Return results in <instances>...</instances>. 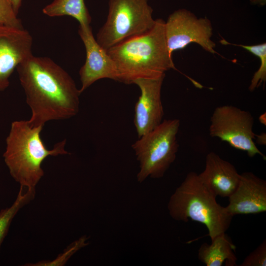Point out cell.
Wrapping results in <instances>:
<instances>
[{"mask_svg":"<svg viewBox=\"0 0 266 266\" xmlns=\"http://www.w3.org/2000/svg\"><path fill=\"white\" fill-rule=\"evenodd\" d=\"M31 109L32 126H42L52 120L69 119L79 109L81 93L74 81L50 58L33 54L16 67Z\"/></svg>","mask_w":266,"mask_h":266,"instance_id":"obj_1","label":"cell"},{"mask_svg":"<svg viewBox=\"0 0 266 266\" xmlns=\"http://www.w3.org/2000/svg\"><path fill=\"white\" fill-rule=\"evenodd\" d=\"M9 0H0V26L23 28Z\"/></svg>","mask_w":266,"mask_h":266,"instance_id":"obj_19","label":"cell"},{"mask_svg":"<svg viewBox=\"0 0 266 266\" xmlns=\"http://www.w3.org/2000/svg\"><path fill=\"white\" fill-rule=\"evenodd\" d=\"M42 12L50 17L69 16L82 25H90L92 20L84 0H54Z\"/></svg>","mask_w":266,"mask_h":266,"instance_id":"obj_15","label":"cell"},{"mask_svg":"<svg viewBox=\"0 0 266 266\" xmlns=\"http://www.w3.org/2000/svg\"><path fill=\"white\" fill-rule=\"evenodd\" d=\"M198 174L210 191L222 198H229L234 192L240 178L234 166L214 152L206 155L205 168Z\"/></svg>","mask_w":266,"mask_h":266,"instance_id":"obj_13","label":"cell"},{"mask_svg":"<svg viewBox=\"0 0 266 266\" xmlns=\"http://www.w3.org/2000/svg\"><path fill=\"white\" fill-rule=\"evenodd\" d=\"M165 77L138 79L133 83L140 90V96L135 104L133 120L138 138L153 130L163 121L164 112L161 91Z\"/></svg>","mask_w":266,"mask_h":266,"instance_id":"obj_10","label":"cell"},{"mask_svg":"<svg viewBox=\"0 0 266 266\" xmlns=\"http://www.w3.org/2000/svg\"><path fill=\"white\" fill-rule=\"evenodd\" d=\"M148 0H109L107 19L96 40L106 51L150 30L156 20Z\"/></svg>","mask_w":266,"mask_h":266,"instance_id":"obj_6","label":"cell"},{"mask_svg":"<svg viewBox=\"0 0 266 266\" xmlns=\"http://www.w3.org/2000/svg\"><path fill=\"white\" fill-rule=\"evenodd\" d=\"M259 120L261 123H262L263 124H265V123H266V114H262L260 117H259Z\"/></svg>","mask_w":266,"mask_h":266,"instance_id":"obj_23","label":"cell"},{"mask_svg":"<svg viewBox=\"0 0 266 266\" xmlns=\"http://www.w3.org/2000/svg\"><path fill=\"white\" fill-rule=\"evenodd\" d=\"M107 52L114 62L118 81L133 84L138 79H158L166 71L176 69L167 46L165 21L156 19L148 32L128 39L109 48Z\"/></svg>","mask_w":266,"mask_h":266,"instance_id":"obj_2","label":"cell"},{"mask_svg":"<svg viewBox=\"0 0 266 266\" xmlns=\"http://www.w3.org/2000/svg\"><path fill=\"white\" fill-rule=\"evenodd\" d=\"M226 206L234 216L266 211V181L251 172L240 174L239 183Z\"/></svg>","mask_w":266,"mask_h":266,"instance_id":"obj_12","label":"cell"},{"mask_svg":"<svg viewBox=\"0 0 266 266\" xmlns=\"http://www.w3.org/2000/svg\"><path fill=\"white\" fill-rule=\"evenodd\" d=\"M42 128L32 126L28 121H15L6 138L4 162L12 177L27 189L35 188L44 175L41 164L47 157L69 153L66 139L48 149L40 137Z\"/></svg>","mask_w":266,"mask_h":266,"instance_id":"obj_3","label":"cell"},{"mask_svg":"<svg viewBox=\"0 0 266 266\" xmlns=\"http://www.w3.org/2000/svg\"><path fill=\"white\" fill-rule=\"evenodd\" d=\"M24 188L20 186L16 199L10 207L0 211V250L13 219L21 208L32 201L35 197V188L27 189V191L24 193Z\"/></svg>","mask_w":266,"mask_h":266,"instance_id":"obj_16","label":"cell"},{"mask_svg":"<svg viewBox=\"0 0 266 266\" xmlns=\"http://www.w3.org/2000/svg\"><path fill=\"white\" fill-rule=\"evenodd\" d=\"M216 197L198 173L190 172L169 199V214L176 221L187 222L190 219L203 224L212 240L226 233L233 218L226 207L217 203Z\"/></svg>","mask_w":266,"mask_h":266,"instance_id":"obj_4","label":"cell"},{"mask_svg":"<svg viewBox=\"0 0 266 266\" xmlns=\"http://www.w3.org/2000/svg\"><path fill=\"white\" fill-rule=\"evenodd\" d=\"M88 237L83 236L78 239L72 242L64 250L62 254H59L57 258L53 261H41L35 264H29L25 266H64L68 260L76 252L81 248L88 245L87 242Z\"/></svg>","mask_w":266,"mask_h":266,"instance_id":"obj_18","label":"cell"},{"mask_svg":"<svg viewBox=\"0 0 266 266\" xmlns=\"http://www.w3.org/2000/svg\"><path fill=\"white\" fill-rule=\"evenodd\" d=\"M78 32L86 50L85 62L79 72L81 83L80 93L81 94L101 79L108 78L117 81L116 65L107 51L97 42L90 25H79Z\"/></svg>","mask_w":266,"mask_h":266,"instance_id":"obj_9","label":"cell"},{"mask_svg":"<svg viewBox=\"0 0 266 266\" xmlns=\"http://www.w3.org/2000/svg\"><path fill=\"white\" fill-rule=\"evenodd\" d=\"M240 266H266V240L263 241L243 261Z\"/></svg>","mask_w":266,"mask_h":266,"instance_id":"obj_20","label":"cell"},{"mask_svg":"<svg viewBox=\"0 0 266 266\" xmlns=\"http://www.w3.org/2000/svg\"><path fill=\"white\" fill-rule=\"evenodd\" d=\"M178 119L164 120L155 129L142 135L132 146L139 163L137 180L160 178L174 162L179 145Z\"/></svg>","mask_w":266,"mask_h":266,"instance_id":"obj_5","label":"cell"},{"mask_svg":"<svg viewBox=\"0 0 266 266\" xmlns=\"http://www.w3.org/2000/svg\"><path fill=\"white\" fill-rule=\"evenodd\" d=\"M9 1L13 6L15 12L18 15L22 0H9Z\"/></svg>","mask_w":266,"mask_h":266,"instance_id":"obj_21","label":"cell"},{"mask_svg":"<svg viewBox=\"0 0 266 266\" xmlns=\"http://www.w3.org/2000/svg\"><path fill=\"white\" fill-rule=\"evenodd\" d=\"M254 117L248 111L236 106L224 105L217 107L210 118L209 135L227 142L233 148L245 151L249 157L266 156L257 147L254 139Z\"/></svg>","mask_w":266,"mask_h":266,"instance_id":"obj_7","label":"cell"},{"mask_svg":"<svg viewBox=\"0 0 266 266\" xmlns=\"http://www.w3.org/2000/svg\"><path fill=\"white\" fill-rule=\"evenodd\" d=\"M256 135L257 136V142L258 143L262 145L266 144V133H263L259 135Z\"/></svg>","mask_w":266,"mask_h":266,"instance_id":"obj_22","label":"cell"},{"mask_svg":"<svg viewBox=\"0 0 266 266\" xmlns=\"http://www.w3.org/2000/svg\"><path fill=\"white\" fill-rule=\"evenodd\" d=\"M33 38L24 28L0 26V92L9 85L17 66L32 53Z\"/></svg>","mask_w":266,"mask_h":266,"instance_id":"obj_11","label":"cell"},{"mask_svg":"<svg viewBox=\"0 0 266 266\" xmlns=\"http://www.w3.org/2000/svg\"><path fill=\"white\" fill-rule=\"evenodd\" d=\"M220 42L224 45H233L241 47L245 50L257 56L260 60L261 65L258 70L254 73L251 81L249 90L251 92L254 91L258 88L262 83H265L266 81V43L246 45L242 44H235L228 42L225 39L220 40Z\"/></svg>","mask_w":266,"mask_h":266,"instance_id":"obj_17","label":"cell"},{"mask_svg":"<svg viewBox=\"0 0 266 266\" xmlns=\"http://www.w3.org/2000/svg\"><path fill=\"white\" fill-rule=\"evenodd\" d=\"M235 246L230 237L222 233L211 240V244L202 243L198 250L199 260L206 266L236 265Z\"/></svg>","mask_w":266,"mask_h":266,"instance_id":"obj_14","label":"cell"},{"mask_svg":"<svg viewBox=\"0 0 266 266\" xmlns=\"http://www.w3.org/2000/svg\"><path fill=\"white\" fill-rule=\"evenodd\" d=\"M212 26L207 18H198L186 9L170 14L165 22V33L169 52L182 50L191 43H196L204 50L216 54L215 43L211 39Z\"/></svg>","mask_w":266,"mask_h":266,"instance_id":"obj_8","label":"cell"}]
</instances>
